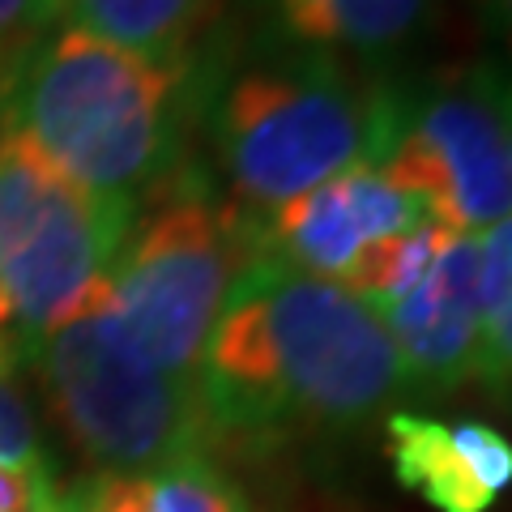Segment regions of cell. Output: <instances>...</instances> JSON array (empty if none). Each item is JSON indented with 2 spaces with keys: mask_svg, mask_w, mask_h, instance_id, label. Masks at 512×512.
Returning a JSON list of instances; mask_svg holds the SVG:
<instances>
[{
  "mask_svg": "<svg viewBox=\"0 0 512 512\" xmlns=\"http://www.w3.org/2000/svg\"><path fill=\"white\" fill-rule=\"evenodd\" d=\"M372 308L397 346L406 393L461 389L478 359V235L444 227L427 261Z\"/></svg>",
  "mask_w": 512,
  "mask_h": 512,
  "instance_id": "9",
  "label": "cell"
},
{
  "mask_svg": "<svg viewBox=\"0 0 512 512\" xmlns=\"http://www.w3.org/2000/svg\"><path fill=\"white\" fill-rule=\"evenodd\" d=\"M18 367L22 363L0 346V466H47L35 410L18 384Z\"/></svg>",
  "mask_w": 512,
  "mask_h": 512,
  "instance_id": "15",
  "label": "cell"
},
{
  "mask_svg": "<svg viewBox=\"0 0 512 512\" xmlns=\"http://www.w3.org/2000/svg\"><path fill=\"white\" fill-rule=\"evenodd\" d=\"M64 22V0H0V90L18 60Z\"/></svg>",
  "mask_w": 512,
  "mask_h": 512,
  "instance_id": "16",
  "label": "cell"
},
{
  "mask_svg": "<svg viewBox=\"0 0 512 512\" xmlns=\"http://www.w3.org/2000/svg\"><path fill=\"white\" fill-rule=\"evenodd\" d=\"M483 18L495 30V39L512 52V0H483Z\"/></svg>",
  "mask_w": 512,
  "mask_h": 512,
  "instance_id": "19",
  "label": "cell"
},
{
  "mask_svg": "<svg viewBox=\"0 0 512 512\" xmlns=\"http://www.w3.org/2000/svg\"><path fill=\"white\" fill-rule=\"evenodd\" d=\"M500 82L487 64H453L410 86L384 82L376 167L423 197L440 227L461 235H483L512 218Z\"/></svg>",
  "mask_w": 512,
  "mask_h": 512,
  "instance_id": "7",
  "label": "cell"
},
{
  "mask_svg": "<svg viewBox=\"0 0 512 512\" xmlns=\"http://www.w3.org/2000/svg\"><path fill=\"white\" fill-rule=\"evenodd\" d=\"M35 512H69V504H64V491L47 487V495L39 500V508H35Z\"/></svg>",
  "mask_w": 512,
  "mask_h": 512,
  "instance_id": "20",
  "label": "cell"
},
{
  "mask_svg": "<svg viewBox=\"0 0 512 512\" xmlns=\"http://www.w3.org/2000/svg\"><path fill=\"white\" fill-rule=\"evenodd\" d=\"M218 0H64V22L167 69H192Z\"/></svg>",
  "mask_w": 512,
  "mask_h": 512,
  "instance_id": "11",
  "label": "cell"
},
{
  "mask_svg": "<svg viewBox=\"0 0 512 512\" xmlns=\"http://www.w3.org/2000/svg\"><path fill=\"white\" fill-rule=\"evenodd\" d=\"M436 0H256L269 52H308L350 69L389 64L427 30Z\"/></svg>",
  "mask_w": 512,
  "mask_h": 512,
  "instance_id": "10",
  "label": "cell"
},
{
  "mask_svg": "<svg viewBox=\"0 0 512 512\" xmlns=\"http://www.w3.org/2000/svg\"><path fill=\"white\" fill-rule=\"evenodd\" d=\"M239 218L252 261H274L295 274L359 291V282L397 239L431 222V210L384 167L359 163L303 197Z\"/></svg>",
  "mask_w": 512,
  "mask_h": 512,
  "instance_id": "8",
  "label": "cell"
},
{
  "mask_svg": "<svg viewBox=\"0 0 512 512\" xmlns=\"http://www.w3.org/2000/svg\"><path fill=\"white\" fill-rule=\"evenodd\" d=\"M244 218L197 167H180L150 192L107 274L111 312L141 355L167 376L197 380L235 278L248 269Z\"/></svg>",
  "mask_w": 512,
  "mask_h": 512,
  "instance_id": "5",
  "label": "cell"
},
{
  "mask_svg": "<svg viewBox=\"0 0 512 512\" xmlns=\"http://www.w3.org/2000/svg\"><path fill=\"white\" fill-rule=\"evenodd\" d=\"M60 427L99 474H150L210 457L197 380L167 376L111 312L107 282L35 350Z\"/></svg>",
  "mask_w": 512,
  "mask_h": 512,
  "instance_id": "4",
  "label": "cell"
},
{
  "mask_svg": "<svg viewBox=\"0 0 512 512\" xmlns=\"http://www.w3.org/2000/svg\"><path fill=\"white\" fill-rule=\"evenodd\" d=\"M500 107H504V128H508V150H512V82H500Z\"/></svg>",
  "mask_w": 512,
  "mask_h": 512,
  "instance_id": "21",
  "label": "cell"
},
{
  "mask_svg": "<svg viewBox=\"0 0 512 512\" xmlns=\"http://www.w3.org/2000/svg\"><path fill=\"white\" fill-rule=\"evenodd\" d=\"M384 444H389L397 483L423 495L436 512H487L495 504V495L478 483L470 461L461 457L448 423L431 414L393 410L384 414Z\"/></svg>",
  "mask_w": 512,
  "mask_h": 512,
  "instance_id": "13",
  "label": "cell"
},
{
  "mask_svg": "<svg viewBox=\"0 0 512 512\" xmlns=\"http://www.w3.org/2000/svg\"><path fill=\"white\" fill-rule=\"evenodd\" d=\"M141 205L94 197L0 128V346L30 363L107 282Z\"/></svg>",
  "mask_w": 512,
  "mask_h": 512,
  "instance_id": "6",
  "label": "cell"
},
{
  "mask_svg": "<svg viewBox=\"0 0 512 512\" xmlns=\"http://www.w3.org/2000/svg\"><path fill=\"white\" fill-rule=\"evenodd\" d=\"M197 86V69H167L60 22L9 73L0 128L77 188L141 205L184 167Z\"/></svg>",
  "mask_w": 512,
  "mask_h": 512,
  "instance_id": "2",
  "label": "cell"
},
{
  "mask_svg": "<svg viewBox=\"0 0 512 512\" xmlns=\"http://www.w3.org/2000/svg\"><path fill=\"white\" fill-rule=\"evenodd\" d=\"M69 512H252L248 495L210 457H188L150 474H94L64 491Z\"/></svg>",
  "mask_w": 512,
  "mask_h": 512,
  "instance_id": "12",
  "label": "cell"
},
{
  "mask_svg": "<svg viewBox=\"0 0 512 512\" xmlns=\"http://www.w3.org/2000/svg\"><path fill=\"white\" fill-rule=\"evenodd\" d=\"M384 82L308 52H265L214 103V158L239 214H265L333 175L376 163Z\"/></svg>",
  "mask_w": 512,
  "mask_h": 512,
  "instance_id": "3",
  "label": "cell"
},
{
  "mask_svg": "<svg viewBox=\"0 0 512 512\" xmlns=\"http://www.w3.org/2000/svg\"><path fill=\"white\" fill-rule=\"evenodd\" d=\"M448 431H453L461 457L470 461L474 478L491 495H500L504 487H512V440L504 436L500 427L478 423V419H457V423H448Z\"/></svg>",
  "mask_w": 512,
  "mask_h": 512,
  "instance_id": "17",
  "label": "cell"
},
{
  "mask_svg": "<svg viewBox=\"0 0 512 512\" xmlns=\"http://www.w3.org/2000/svg\"><path fill=\"white\" fill-rule=\"evenodd\" d=\"M47 487V466H0V512H35Z\"/></svg>",
  "mask_w": 512,
  "mask_h": 512,
  "instance_id": "18",
  "label": "cell"
},
{
  "mask_svg": "<svg viewBox=\"0 0 512 512\" xmlns=\"http://www.w3.org/2000/svg\"><path fill=\"white\" fill-rule=\"evenodd\" d=\"M406 372L363 295L274 261H248L201 350L210 436H346L380 419Z\"/></svg>",
  "mask_w": 512,
  "mask_h": 512,
  "instance_id": "1",
  "label": "cell"
},
{
  "mask_svg": "<svg viewBox=\"0 0 512 512\" xmlns=\"http://www.w3.org/2000/svg\"><path fill=\"white\" fill-rule=\"evenodd\" d=\"M474 380L512 406V218L478 235V359Z\"/></svg>",
  "mask_w": 512,
  "mask_h": 512,
  "instance_id": "14",
  "label": "cell"
}]
</instances>
